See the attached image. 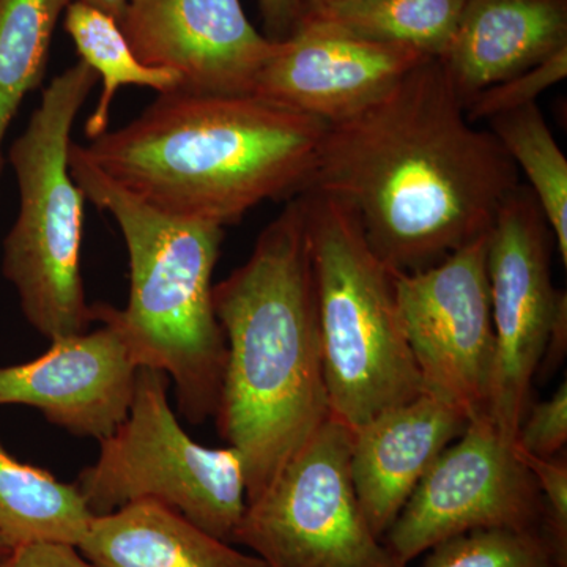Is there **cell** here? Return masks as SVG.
<instances>
[{
	"label": "cell",
	"mask_w": 567,
	"mask_h": 567,
	"mask_svg": "<svg viewBox=\"0 0 567 567\" xmlns=\"http://www.w3.org/2000/svg\"><path fill=\"white\" fill-rule=\"evenodd\" d=\"M353 431L330 416L262 494L233 544L268 567H409L369 527L354 492Z\"/></svg>",
	"instance_id": "8"
},
{
	"label": "cell",
	"mask_w": 567,
	"mask_h": 567,
	"mask_svg": "<svg viewBox=\"0 0 567 567\" xmlns=\"http://www.w3.org/2000/svg\"><path fill=\"white\" fill-rule=\"evenodd\" d=\"M488 235L415 274H395L399 316L425 394L466 416L488 413L495 331Z\"/></svg>",
	"instance_id": "10"
},
{
	"label": "cell",
	"mask_w": 567,
	"mask_h": 567,
	"mask_svg": "<svg viewBox=\"0 0 567 567\" xmlns=\"http://www.w3.org/2000/svg\"><path fill=\"white\" fill-rule=\"evenodd\" d=\"M78 2H84L87 3V6L104 11V13L110 14V17L114 18V20L118 22V25H121L123 14H125L126 6H128L130 0H78Z\"/></svg>",
	"instance_id": "29"
},
{
	"label": "cell",
	"mask_w": 567,
	"mask_h": 567,
	"mask_svg": "<svg viewBox=\"0 0 567 567\" xmlns=\"http://www.w3.org/2000/svg\"><path fill=\"white\" fill-rule=\"evenodd\" d=\"M544 503L514 443L484 415L440 454L386 533L404 565L450 537L475 529L543 533Z\"/></svg>",
	"instance_id": "11"
},
{
	"label": "cell",
	"mask_w": 567,
	"mask_h": 567,
	"mask_svg": "<svg viewBox=\"0 0 567 567\" xmlns=\"http://www.w3.org/2000/svg\"><path fill=\"white\" fill-rule=\"evenodd\" d=\"M522 464L535 477L544 503L543 535L555 561L567 566V464L566 457H537L514 445Z\"/></svg>",
	"instance_id": "25"
},
{
	"label": "cell",
	"mask_w": 567,
	"mask_h": 567,
	"mask_svg": "<svg viewBox=\"0 0 567 567\" xmlns=\"http://www.w3.org/2000/svg\"><path fill=\"white\" fill-rule=\"evenodd\" d=\"M69 164L85 199L117 221L128 251V303L93 305L95 322L114 323L137 368L169 377L181 415L205 423L218 412L227 360L212 282L224 227L144 203L93 166L74 142Z\"/></svg>",
	"instance_id": "4"
},
{
	"label": "cell",
	"mask_w": 567,
	"mask_h": 567,
	"mask_svg": "<svg viewBox=\"0 0 567 567\" xmlns=\"http://www.w3.org/2000/svg\"><path fill=\"white\" fill-rule=\"evenodd\" d=\"M551 567H567V566H559V565H555V566H551Z\"/></svg>",
	"instance_id": "33"
},
{
	"label": "cell",
	"mask_w": 567,
	"mask_h": 567,
	"mask_svg": "<svg viewBox=\"0 0 567 567\" xmlns=\"http://www.w3.org/2000/svg\"><path fill=\"white\" fill-rule=\"evenodd\" d=\"M554 233L525 183L507 197L488 235L487 270L495 331L488 416L514 443L555 320L567 309L551 279Z\"/></svg>",
	"instance_id": "9"
},
{
	"label": "cell",
	"mask_w": 567,
	"mask_h": 567,
	"mask_svg": "<svg viewBox=\"0 0 567 567\" xmlns=\"http://www.w3.org/2000/svg\"><path fill=\"white\" fill-rule=\"evenodd\" d=\"M567 48V0H466L439 58L464 106Z\"/></svg>",
	"instance_id": "16"
},
{
	"label": "cell",
	"mask_w": 567,
	"mask_h": 567,
	"mask_svg": "<svg viewBox=\"0 0 567 567\" xmlns=\"http://www.w3.org/2000/svg\"><path fill=\"white\" fill-rule=\"evenodd\" d=\"M169 385L164 372L137 369L128 415L100 440L99 458L74 484L93 517L153 499L233 544L246 509L244 464L233 446H203L186 434Z\"/></svg>",
	"instance_id": "7"
},
{
	"label": "cell",
	"mask_w": 567,
	"mask_h": 567,
	"mask_svg": "<svg viewBox=\"0 0 567 567\" xmlns=\"http://www.w3.org/2000/svg\"><path fill=\"white\" fill-rule=\"evenodd\" d=\"M423 567H551L554 551L536 532L475 529L436 544Z\"/></svg>",
	"instance_id": "23"
},
{
	"label": "cell",
	"mask_w": 567,
	"mask_h": 567,
	"mask_svg": "<svg viewBox=\"0 0 567 567\" xmlns=\"http://www.w3.org/2000/svg\"><path fill=\"white\" fill-rule=\"evenodd\" d=\"M99 81L82 61L62 71L9 151L20 212L3 240L2 274L25 320L50 341L96 323L81 274L87 199L71 177L69 153L73 123Z\"/></svg>",
	"instance_id": "6"
},
{
	"label": "cell",
	"mask_w": 567,
	"mask_h": 567,
	"mask_svg": "<svg viewBox=\"0 0 567 567\" xmlns=\"http://www.w3.org/2000/svg\"><path fill=\"white\" fill-rule=\"evenodd\" d=\"M0 567H11V558L9 559V561L6 563V565H2Z\"/></svg>",
	"instance_id": "32"
},
{
	"label": "cell",
	"mask_w": 567,
	"mask_h": 567,
	"mask_svg": "<svg viewBox=\"0 0 567 567\" xmlns=\"http://www.w3.org/2000/svg\"><path fill=\"white\" fill-rule=\"evenodd\" d=\"M71 0H0V178L3 141L25 95L43 82L55 25Z\"/></svg>",
	"instance_id": "21"
},
{
	"label": "cell",
	"mask_w": 567,
	"mask_h": 567,
	"mask_svg": "<svg viewBox=\"0 0 567 567\" xmlns=\"http://www.w3.org/2000/svg\"><path fill=\"white\" fill-rule=\"evenodd\" d=\"M331 416L354 429L423 394L399 316L395 271L346 204L301 193Z\"/></svg>",
	"instance_id": "5"
},
{
	"label": "cell",
	"mask_w": 567,
	"mask_h": 567,
	"mask_svg": "<svg viewBox=\"0 0 567 567\" xmlns=\"http://www.w3.org/2000/svg\"><path fill=\"white\" fill-rule=\"evenodd\" d=\"M566 74L567 48L558 51L547 61L537 63L533 69L476 93L465 104L466 117L477 125V123L491 121L503 112L536 103L540 93L565 80Z\"/></svg>",
	"instance_id": "24"
},
{
	"label": "cell",
	"mask_w": 567,
	"mask_h": 567,
	"mask_svg": "<svg viewBox=\"0 0 567 567\" xmlns=\"http://www.w3.org/2000/svg\"><path fill=\"white\" fill-rule=\"evenodd\" d=\"M264 35L275 43L289 39L300 21L303 0H257Z\"/></svg>",
	"instance_id": "28"
},
{
	"label": "cell",
	"mask_w": 567,
	"mask_h": 567,
	"mask_svg": "<svg viewBox=\"0 0 567 567\" xmlns=\"http://www.w3.org/2000/svg\"><path fill=\"white\" fill-rule=\"evenodd\" d=\"M63 28L73 40L81 61L103 81L95 111L85 122L89 141L107 132L111 104L125 85L153 89L158 93L177 91L181 85L173 71L144 65L134 54L118 22L95 7L71 0Z\"/></svg>",
	"instance_id": "20"
},
{
	"label": "cell",
	"mask_w": 567,
	"mask_h": 567,
	"mask_svg": "<svg viewBox=\"0 0 567 567\" xmlns=\"http://www.w3.org/2000/svg\"><path fill=\"white\" fill-rule=\"evenodd\" d=\"M13 554L14 547L11 546L6 537L0 535V566L6 565V563L9 561L11 557H13Z\"/></svg>",
	"instance_id": "31"
},
{
	"label": "cell",
	"mask_w": 567,
	"mask_h": 567,
	"mask_svg": "<svg viewBox=\"0 0 567 567\" xmlns=\"http://www.w3.org/2000/svg\"><path fill=\"white\" fill-rule=\"evenodd\" d=\"M327 126L254 93L174 91L80 147L144 203L226 227L265 200L303 193Z\"/></svg>",
	"instance_id": "3"
},
{
	"label": "cell",
	"mask_w": 567,
	"mask_h": 567,
	"mask_svg": "<svg viewBox=\"0 0 567 567\" xmlns=\"http://www.w3.org/2000/svg\"><path fill=\"white\" fill-rule=\"evenodd\" d=\"M78 550L96 567H268L153 499L93 517Z\"/></svg>",
	"instance_id": "17"
},
{
	"label": "cell",
	"mask_w": 567,
	"mask_h": 567,
	"mask_svg": "<svg viewBox=\"0 0 567 567\" xmlns=\"http://www.w3.org/2000/svg\"><path fill=\"white\" fill-rule=\"evenodd\" d=\"M465 2L354 0L322 13L303 14L297 28L317 29L375 43L402 44L439 59L445 54L456 33Z\"/></svg>",
	"instance_id": "19"
},
{
	"label": "cell",
	"mask_w": 567,
	"mask_h": 567,
	"mask_svg": "<svg viewBox=\"0 0 567 567\" xmlns=\"http://www.w3.org/2000/svg\"><path fill=\"white\" fill-rule=\"evenodd\" d=\"M92 518L76 484L18 461L0 443V535L14 550L39 543L78 547Z\"/></svg>",
	"instance_id": "18"
},
{
	"label": "cell",
	"mask_w": 567,
	"mask_h": 567,
	"mask_svg": "<svg viewBox=\"0 0 567 567\" xmlns=\"http://www.w3.org/2000/svg\"><path fill=\"white\" fill-rule=\"evenodd\" d=\"M520 173L486 128L468 121L439 59L377 102L331 123L303 193L346 204L395 274L442 262L491 233Z\"/></svg>",
	"instance_id": "1"
},
{
	"label": "cell",
	"mask_w": 567,
	"mask_h": 567,
	"mask_svg": "<svg viewBox=\"0 0 567 567\" xmlns=\"http://www.w3.org/2000/svg\"><path fill=\"white\" fill-rule=\"evenodd\" d=\"M11 567H96L69 544H29L14 550Z\"/></svg>",
	"instance_id": "27"
},
{
	"label": "cell",
	"mask_w": 567,
	"mask_h": 567,
	"mask_svg": "<svg viewBox=\"0 0 567 567\" xmlns=\"http://www.w3.org/2000/svg\"><path fill=\"white\" fill-rule=\"evenodd\" d=\"M213 305L227 346L215 420L241 458L248 503L331 416L301 194L213 286Z\"/></svg>",
	"instance_id": "2"
},
{
	"label": "cell",
	"mask_w": 567,
	"mask_h": 567,
	"mask_svg": "<svg viewBox=\"0 0 567 567\" xmlns=\"http://www.w3.org/2000/svg\"><path fill=\"white\" fill-rule=\"evenodd\" d=\"M425 59L402 44L297 28L257 74L252 93L331 125L377 102Z\"/></svg>",
	"instance_id": "14"
},
{
	"label": "cell",
	"mask_w": 567,
	"mask_h": 567,
	"mask_svg": "<svg viewBox=\"0 0 567 567\" xmlns=\"http://www.w3.org/2000/svg\"><path fill=\"white\" fill-rule=\"evenodd\" d=\"M51 341L28 363L0 365V405L39 410L51 424L85 439L110 436L128 415L137 364L110 320Z\"/></svg>",
	"instance_id": "13"
},
{
	"label": "cell",
	"mask_w": 567,
	"mask_h": 567,
	"mask_svg": "<svg viewBox=\"0 0 567 567\" xmlns=\"http://www.w3.org/2000/svg\"><path fill=\"white\" fill-rule=\"evenodd\" d=\"M567 443V382L547 401L529 409L514 445L537 457L558 456Z\"/></svg>",
	"instance_id": "26"
},
{
	"label": "cell",
	"mask_w": 567,
	"mask_h": 567,
	"mask_svg": "<svg viewBox=\"0 0 567 567\" xmlns=\"http://www.w3.org/2000/svg\"><path fill=\"white\" fill-rule=\"evenodd\" d=\"M121 29L144 65L173 71L177 91L210 95L252 93L279 44L240 0H130Z\"/></svg>",
	"instance_id": "12"
},
{
	"label": "cell",
	"mask_w": 567,
	"mask_h": 567,
	"mask_svg": "<svg viewBox=\"0 0 567 567\" xmlns=\"http://www.w3.org/2000/svg\"><path fill=\"white\" fill-rule=\"evenodd\" d=\"M468 423L470 417L456 406L423 393L354 429L350 472L365 520L379 539Z\"/></svg>",
	"instance_id": "15"
},
{
	"label": "cell",
	"mask_w": 567,
	"mask_h": 567,
	"mask_svg": "<svg viewBox=\"0 0 567 567\" xmlns=\"http://www.w3.org/2000/svg\"><path fill=\"white\" fill-rule=\"evenodd\" d=\"M350 2H354V0H303L301 17L303 14L322 13V11L338 9V7L347 6Z\"/></svg>",
	"instance_id": "30"
},
{
	"label": "cell",
	"mask_w": 567,
	"mask_h": 567,
	"mask_svg": "<svg viewBox=\"0 0 567 567\" xmlns=\"http://www.w3.org/2000/svg\"><path fill=\"white\" fill-rule=\"evenodd\" d=\"M488 122L518 173L527 177L555 237V246L567 265V159L548 128L537 103L503 112Z\"/></svg>",
	"instance_id": "22"
}]
</instances>
